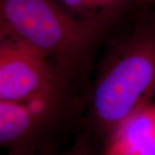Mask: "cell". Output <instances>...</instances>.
Returning <instances> with one entry per match:
<instances>
[{
	"instance_id": "cell-1",
	"label": "cell",
	"mask_w": 155,
	"mask_h": 155,
	"mask_svg": "<svg viewBox=\"0 0 155 155\" xmlns=\"http://www.w3.org/2000/svg\"><path fill=\"white\" fill-rule=\"evenodd\" d=\"M154 95L153 17L139 23L110 48L92 89L84 138L89 144L97 140L103 147L120 123L153 101Z\"/></svg>"
},
{
	"instance_id": "cell-2",
	"label": "cell",
	"mask_w": 155,
	"mask_h": 155,
	"mask_svg": "<svg viewBox=\"0 0 155 155\" xmlns=\"http://www.w3.org/2000/svg\"><path fill=\"white\" fill-rule=\"evenodd\" d=\"M107 28L75 18L55 0H0V39L15 37L33 46L65 79Z\"/></svg>"
},
{
	"instance_id": "cell-3",
	"label": "cell",
	"mask_w": 155,
	"mask_h": 155,
	"mask_svg": "<svg viewBox=\"0 0 155 155\" xmlns=\"http://www.w3.org/2000/svg\"><path fill=\"white\" fill-rule=\"evenodd\" d=\"M65 79L55 66L24 41L0 39V101L58 100Z\"/></svg>"
},
{
	"instance_id": "cell-4",
	"label": "cell",
	"mask_w": 155,
	"mask_h": 155,
	"mask_svg": "<svg viewBox=\"0 0 155 155\" xmlns=\"http://www.w3.org/2000/svg\"><path fill=\"white\" fill-rule=\"evenodd\" d=\"M71 116L55 101H0V149L8 155L56 148L60 134L72 125Z\"/></svg>"
},
{
	"instance_id": "cell-5",
	"label": "cell",
	"mask_w": 155,
	"mask_h": 155,
	"mask_svg": "<svg viewBox=\"0 0 155 155\" xmlns=\"http://www.w3.org/2000/svg\"><path fill=\"white\" fill-rule=\"evenodd\" d=\"M97 155H155V101L120 123Z\"/></svg>"
},
{
	"instance_id": "cell-6",
	"label": "cell",
	"mask_w": 155,
	"mask_h": 155,
	"mask_svg": "<svg viewBox=\"0 0 155 155\" xmlns=\"http://www.w3.org/2000/svg\"><path fill=\"white\" fill-rule=\"evenodd\" d=\"M77 19L109 27L137 0H55Z\"/></svg>"
},
{
	"instance_id": "cell-7",
	"label": "cell",
	"mask_w": 155,
	"mask_h": 155,
	"mask_svg": "<svg viewBox=\"0 0 155 155\" xmlns=\"http://www.w3.org/2000/svg\"><path fill=\"white\" fill-rule=\"evenodd\" d=\"M20 155H91L90 147L84 140H80L79 144L77 147L66 152H59L56 148H45V149L38 150L35 152L23 153Z\"/></svg>"
},
{
	"instance_id": "cell-8",
	"label": "cell",
	"mask_w": 155,
	"mask_h": 155,
	"mask_svg": "<svg viewBox=\"0 0 155 155\" xmlns=\"http://www.w3.org/2000/svg\"><path fill=\"white\" fill-rule=\"evenodd\" d=\"M137 5L155 9V0H137Z\"/></svg>"
}]
</instances>
